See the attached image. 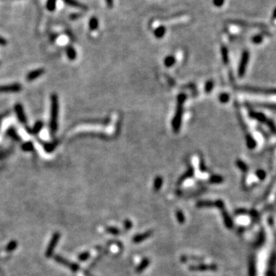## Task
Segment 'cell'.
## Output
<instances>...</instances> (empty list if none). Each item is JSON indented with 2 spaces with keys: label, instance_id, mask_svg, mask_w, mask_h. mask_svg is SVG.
<instances>
[{
  "label": "cell",
  "instance_id": "cell-1",
  "mask_svg": "<svg viewBox=\"0 0 276 276\" xmlns=\"http://www.w3.org/2000/svg\"><path fill=\"white\" fill-rule=\"evenodd\" d=\"M51 118H50V133L54 136L58 131V97L57 95L53 94L51 97Z\"/></svg>",
  "mask_w": 276,
  "mask_h": 276
},
{
  "label": "cell",
  "instance_id": "cell-2",
  "mask_svg": "<svg viewBox=\"0 0 276 276\" xmlns=\"http://www.w3.org/2000/svg\"><path fill=\"white\" fill-rule=\"evenodd\" d=\"M21 90L22 85L20 84H12L0 86V93H16Z\"/></svg>",
  "mask_w": 276,
  "mask_h": 276
},
{
  "label": "cell",
  "instance_id": "cell-3",
  "mask_svg": "<svg viewBox=\"0 0 276 276\" xmlns=\"http://www.w3.org/2000/svg\"><path fill=\"white\" fill-rule=\"evenodd\" d=\"M59 238H60V233L58 232H55L54 235H53L52 238H51L50 243H49V247H48L47 250H46V253H45L46 257H50L51 254H52L53 251H54V248H55L58 240H59Z\"/></svg>",
  "mask_w": 276,
  "mask_h": 276
},
{
  "label": "cell",
  "instance_id": "cell-4",
  "mask_svg": "<svg viewBox=\"0 0 276 276\" xmlns=\"http://www.w3.org/2000/svg\"><path fill=\"white\" fill-rule=\"evenodd\" d=\"M15 112L16 114L17 118L22 124H25L27 123V118L25 116V112H24L23 107L21 104H16L15 105Z\"/></svg>",
  "mask_w": 276,
  "mask_h": 276
},
{
  "label": "cell",
  "instance_id": "cell-5",
  "mask_svg": "<svg viewBox=\"0 0 276 276\" xmlns=\"http://www.w3.org/2000/svg\"><path fill=\"white\" fill-rule=\"evenodd\" d=\"M55 260L57 261L58 262H59V263L62 264L63 265H65V266L68 267V268L71 269V271H73V272H76V271H78V269H79V266H78L77 264L71 263V262L67 261L66 259L63 258L62 257L58 256V255H55Z\"/></svg>",
  "mask_w": 276,
  "mask_h": 276
},
{
  "label": "cell",
  "instance_id": "cell-6",
  "mask_svg": "<svg viewBox=\"0 0 276 276\" xmlns=\"http://www.w3.org/2000/svg\"><path fill=\"white\" fill-rule=\"evenodd\" d=\"M44 72V70L43 68H39V69H35L34 71H30L26 76V79L28 81H32L36 78H39L40 76H42Z\"/></svg>",
  "mask_w": 276,
  "mask_h": 276
},
{
  "label": "cell",
  "instance_id": "cell-7",
  "mask_svg": "<svg viewBox=\"0 0 276 276\" xmlns=\"http://www.w3.org/2000/svg\"><path fill=\"white\" fill-rule=\"evenodd\" d=\"M43 126H44L43 122H42V121H37L36 123H35V125H34L33 128H32V129H30V128H27L26 131L29 133V134L35 135V134H38V133H39V132L42 131V128H43Z\"/></svg>",
  "mask_w": 276,
  "mask_h": 276
},
{
  "label": "cell",
  "instance_id": "cell-8",
  "mask_svg": "<svg viewBox=\"0 0 276 276\" xmlns=\"http://www.w3.org/2000/svg\"><path fill=\"white\" fill-rule=\"evenodd\" d=\"M64 2L66 3L67 5L71 6V7L80 8V9H82V10L87 9V7L86 6H85V5L82 4V3H79V2L77 1V0H64Z\"/></svg>",
  "mask_w": 276,
  "mask_h": 276
},
{
  "label": "cell",
  "instance_id": "cell-9",
  "mask_svg": "<svg viewBox=\"0 0 276 276\" xmlns=\"http://www.w3.org/2000/svg\"><path fill=\"white\" fill-rule=\"evenodd\" d=\"M248 61V51H245L242 55V64L240 66V75H243L245 71V68H246V65H247Z\"/></svg>",
  "mask_w": 276,
  "mask_h": 276
},
{
  "label": "cell",
  "instance_id": "cell-10",
  "mask_svg": "<svg viewBox=\"0 0 276 276\" xmlns=\"http://www.w3.org/2000/svg\"><path fill=\"white\" fill-rule=\"evenodd\" d=\"M6 134H7V136L13 138L14 140H16V141H19V140H21V138H20V137L18 136V133H17V132L15 131L14 128H9V129L6 131Z\"/></svg>",
  "mask_w": 276,
  "mask_h": 276
},
{
  "label": "cell",
  "instance_id": "cell-11",
  "mask_svg": "<svg viewBox=\"0 0 276 276\" xmlns=\"http://www.w3.org/2000/svg\"><path fill=\"white\" fill-rule=\"evenodd\" d=\"M66 53L67 56H68V58L70 60H75L76 58V51H75V49L73 47H71V46H68L66 48Z\"/></svg>",
  "mask_w": 276,
  "mask_h": 276
},
{
  "label": "cell",
  "instance_id": "cell-12",
  "mask_svg": "<svg viewBox=\"0 0 276 276\" xmlns=\"http://www.w3.org/2000/svg\"><path fill=\"white\" fill-rule=\"evenodd\" d=\"M43 145H44V149L45 150V151L48 153H50L52 152L53 150L56 148V147H57L58 145V141L56 140V141L52 142V143H44Z\"/></svg>",
  "mask_w": 276,
  "mask_h": 276
},
{
  "label": "cell",
  "instance_id": "cell-13",
  "mask_svg": "<svg viewBox=\"0 0 276 276\" xmlns=\"http://www.w3.org/2000/svg\"><path fill=\"white\" fill-rule=\"evenodd\" d=\"M190 269H192V270H195V271H204V270H207V269H212V270H214V269H216V266L214 265H200V266H195V267H193V266H191L190 268Z\"/></svg>",
  "mask_w": 276,
  "mask_h": 276
},
{
  "label": "cell",
  "instance_id": "cell-14",
  "mask_svg": "<svg viewBox=\"0 0 276 276\" xmlns=\"http://www.w3.org/2000/svg\"><path fill=\"white\" fill-rule=\"evenodd\" d=\"M98 27V20L96 17H91L89 21V28L91 30H95Z\"/></svg>",
  "mask_w": 276,
  "mask_h": 276
},
{
  "label": "cell",
  "instance_id": "cell-15",
  "mask_svg": "<svg viewBox=\"0 0 276 276\" xmlns=\"http://www.w3.org/2000/svg\"><path fill=\"white\" fill-rule=\"evenodd\" d=\"M22 149L23 151H25V152L32 151V150H33V149H34V145H33V143L30 141L25 142V143H24L22 145Z\"/></svg>",
  "mask_w": 276,
  "mask_h": 276
},
{
  "label": "cell",
  "instance_id": "cell-16",
  "mask_svg": "<svg viewBox=\"0 0 276 276\" xmlns=\"http://www.w3.org/2000/svg\"><path fill=\"white\" fill-rule=\"evenodd\" d=\"M56 3H57V0H48L47 4H46L47 9L50 12L54 11L56 8Z\"/></svg>",
  "mask_w": 276,
  "mask_h": 276
},
{
  "label": "cell",
  "instance_id": "cell-17",
  "mask_svg": "<svg viewBox=\"0 0 276 276\" xmlns=\"http://www.w3.org/2000/svg\"><path fill=\"white\" fill-rule=\"evenodd\" d=\"M150 234H151V232H148L144 233V234L143 235H138V236H137L136 237L133 238V242H139L143 241V240H144L146 238H148L149 236H150Z\"/></svg>",
  "mask_w": 276,
  "mask_h": 276
},
{
  "label": "cell",
  "instance_id": "cell-18",
  "mask_svg": "<svg viewBox=\"0 0 276 276\" xmlns=\"http://www.w3.org/2000/svg\"><path fill=\"white\" fill-rule=\"evenodd\" d=\"M154 34L157 38H161L162 36H164V35L165 34V29L164 27L160 26L159 28H157L154 32Z\"/></svg>",
  "mask_w": 276,
  "mask_h": 276
},
{
  "label": "cell",
  "instance_id": "cell-19",
  "mask_svg": "<svg viewBox=\"0 0 276 276\" xmlns=\"http://www.w3.org/2000/svg\"><path fill=\"white\" fill-rule=\"evenodd\" d=\"M148 265H149V260L147 259V258H145V259H143V261L142 262L141 265H140V266L137 268V272H141V271H143V269H144Z\"/></svg>",
  "mask_w": 276,
  "mask_h": 276
},
{
  "label": "cell",
  "instance_id": "cell-20",
  "mask_svg": "<svg viewBox=\"0 0 276 276\" xmlns=\"http://www.w3.org/2000/svg\"><path fill=\"white\" fill-rule=\"evenodd\" d=\"M17 247V242L15 241H12L10 242L8 244V246H6V250L8 252L10 251H13V250L15 249Z\"/></svg>",
  "mask_w": 276,
  "mask_h": 276
},
{
  "label": "cell",
  "instance_id": "cell-21",
  "mask_svg": "<svg viewBox=\"0 0 276 276\" xmlns=\"http://www.w3.org/2000/svg\"><path fill=\"white\" fill-rule=\"evenodd\" d=\"M176 217H177L178 221H179L180 223H183V222H184V220H185L184 216H183V212H182L181 211L179 210L176 212Z\"/></svg>",
  "mask_w": 276,
  "mask_h": 276
},
{
  "label": "cell",
  "instance_id": "cell-22",
  "mask_svg": "<svg viewBox=\"0 0 276 276\" xmlns=\"http://www.w3.org/2000/svg\"><path fill=\"white\" fill-rule=\"evenodd\" d=\"M89 256H90V253H84L78 256V259H79L80 261H85V260H86L89 258Z\"/></svg>",
  "mask_w": 276,
  "mask_h": 276
},
{
  "label": "cell",
  "instance_id": "cell-23",
  "mask_svg": "<svg viewBox=\"0 0 276 276\" xmlns=\"http://www.w3.org/2000/svg\"><path fill=\"white\" fill-rule=\"evenodd\" d=\"M224 2H225V0H213L212 3L216 7H221L224 4Z\"/></svg>",
  "mask_w": 276,
  "mask_h": 276
},
{
  "label": "cell",
  "instance_id": "cell-24",
  "mask_svg": "<svg viewBox=\"0 0 276 276\" xmlns=\"http://www.w3.org/2000/svg\"><path fill=\"white\" fill-rule=\"evenodd\" d=\"M253 41L255 44H258L262 41V37L261 35H255V36H254V38L253 39Z\"/></svg>",
  "mask_w": 276,
  "mask_h": 276
},
{
  "label": "cell",
  "instance_id": "cell-25",
  "mask_svg": "<svg viewBox=\"0 0 276 276\" xmlns=\"http://www.w3.org/2000/svg\"><path fill=\"white\" fill-rule=\"evenodd\" d=\"M107 232L112 233V234H114V235H117L119 233V230H118V229H115V228H112V227L107 229Z\"/></svg>",
  "mask_w": 276,
  "mask_h": 276
},
{
  "label": "cell",
  "instance_id": "cell-26",
  "mask_svg": "<svg viewBox=\"0 0 276 276\" xmlns=\"http://www.w3.org/2000/svg\"><path fill=\"white\" fill-rule=\"evenodd\" d=\"M106 1V4L107 6H108V8H111L114 6V0H105Z\"/></svg>",
  "mask_w": 276,
  "mask_h": 276
},
{
  "label": "cell",
  "instance_id": "cell-27",
  "mask_svg": "<svg viewBox=\"0 0 276 276\" xmlns=\"http://www.w3.org/2000/svg\"><path fill=\"white\" fill-rule=\"evenodd\" d=\"M7 44V41L3 37H0V45L1 46H5Z\"/></svg>",
  "mask_w": 276,
  "mask_h": 276
},
{
  "label": "cell",
  "instance_id": "cell-28",
  "mask_svg": "<svg viewBox=\"0 0 276 276\" xmlns=\"http://www.w3.org/2000/svg\"><path fill=\"white\" fill-rule=\"evenodd\" d=\"M124 224H125V228H126V229H130L131 228V222H130V220L125 221Z\"/></svg>",
  "mask_w": 276,
  "mask_h": 276
},
{
  "label": "cell",
  "instance_id": "cell-29",
  "mask_svg": "<svg viewBox=\"0 0 276 276\" xmlns=\"http://www.w3.org/2000/svg\"><path fill=\"white\" fill-rule=\"evenodd\" d=\"M80 16V14H73L71 15V19H77L78 17Z\"/></svg>",
  "mask_w": 276,
  "mask_h": 276
},
{
  "label": "cell",
  "instance_id": "cell-30",
  "mask_svg": "<svg viewBox=\"0 0 276 276\" xmlns=\"http://www.w3.org/2000/svg\"><path fill=\"white\" fill-rule=\"evenodd\" d=\"M272 18H273L274 19H276V8H275V10H274V12H273V14H272Z\"/></svg>",
  "mask_w": 276,
  "mask_h": 276
},
{
  "label": "cell",
  "instance_id": "cell-31",
  "mask_svg": "<svg viewBox=\"0 0 276 276\" xmlns=\"http://www.w3.org/2000/svg\"><path fill=\"white\" fill-rule=\"evenodd\" d=\"M3 116H0V121H1V119H2V118H3Z\"/></svg>",
  "mask_w": 276,
  "mask_h": 276
}]
</instances>
